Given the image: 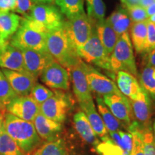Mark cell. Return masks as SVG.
Listing matches in <instances>:
<instances>
[{
	"instance_id": "6da1fadb",
	"label": "cell",
	"mask_w": 155,
	"mask_h": 155,
	"mask_svg": "<svg viewBox=\"0 0 155 155\" xmlns=\"http://www.w3.org/2000/svg\"><path fill=\"white\" fill-rule=\"evenodd\" d=\"M5 129L25 155H32L41 144L42 139L37 133L33 122L25 121L6 112Z\"/></svg>"
},
{
	"instance_id": "7a4b0ae2",
	"label": "cell",
	"mask_w": 155,
	"mask_h": 155,
	"mask_svg": "<svg viewBox=\"0 0 155 155\" xmlns=\"http://www.w3.org/2000/svg\"><path fill=\"white\" fill-rule=\"evenodd\" d=\"M46 45L48 53L55 61L68 71L82 61L64 25L61 28L48 32L46 36Z\"/></svg>"
},
{
	"instance_id": "3957f363",
	"label": "cell",
	"mask_w": 155,
	"mask_h": 155,
	"mask_svg": "<svg viewBox=\"0 0 155 155\" xmlns=\"http://www.w3.org/2000/svg\"><path fill=\"white\" fill-rule=\"evenodd\" d=\"M49 32L44 25L28 16H23L17 32L9 42L15 47L48 52L46 36Z\"/></svg>"
},
{
	"instance_id": "277c9868",
	"label": "cell",
	"mask_w": 155,
	"mask_h": 155,
	"mask_svg": "<svg viewBox=\"0 0 155 155\" xmlns=\"http://www.w3.org/2000/svg\"><path fill=\"white\" fill-rule=\"evenodd\" d=\"M110 64L113 73L125 71L135 77L139 76L129 32H125L119 37L110 55Z\"/></svg>"
},
{
	"instance_id": "5b68a950",
	"label": "cell",
	"mask_w": 155,
	"mask_h": 155,
	"mask_svg": "<svg viewBox=\"0 0 155 155\" xmlns=\"http://www.w3.org/2000/svg\"><path fill=\"white\" fill-rule=\"evenodd\" d=\"M77 53L81 59L88 64H92L112 72L110 64V55L97 35L96 28L88 41L77 50Z\"/></svg>"
},
{
	"instance_id": "8992f818",
	"label": "cell",
	"mask_w": 155,
	"mask_h": 155,
	"mask_svg": "<svg viewBox=\"0 0 155 155\" xmlns=\"http://www.w3.org/2000/svg\"><path fill=\"white\" fill-rule=\"evenodd\" d=\"M95 25L86 12L71 19H65L64 26L76 50L88 41L96 28Z\"/></svg>"
},
{
	"instance_id": "52a82bcc",
	"label": "cell",
	"mask_w": 155,
	"mask_h": 155,
	"mask_svg": "<svg viewBox=\"0 0 155 155\" xmlns=\"http://www.w3.org/2000/svg\"><path fill=\"white\" fill-rule=\"evenodd\" d=\"M72 104L68 94L63 91L55 90L53 96L40 106V112L48 119L63 124Z\"/></svg>"
},
{
	"instance_id": "ba28073f",
	"label": "cell",
	"mask_w": 155,
	"mask_h": 155,
	"mask_svg": "<svg viewBox=\"0 0 155 155\" xmlns=\"http://www.w3.org/2000/svg\"><path fill=\"white\" fill-rule=\"evenodd\" d=\"M44 25L48 30L61 28L65 19L57 6L53 4H35L28 15H25Z\"/></svg>"
},
{
	"instance_id": "9c48e42d",
	"label": "cell",
	"mask_w": 155,
	"mask_h": 155,
	"mask_svg": "<svg viewBox=\"0 0 155 155\" xmlns=\"http://www.w3.org/2000/svg\"><path fill=\"white\" fill-rule=\"evenodd\" d=\"M82 68L91 91L101 96L110 94H122L111 79L101 73L92 65L83 61Z\"/></svg>"
},
{
	"instance_id": "30bf717a",
	"label": "cell",
	"mask_w": 155,
	"mask_h": 155,
	"mask_svg": "<svg viewBox=\"0 0 155 155\" xmlns=\"http://www.w3.org/2000/svg\"><path fill=\"white\" fill-rule=\"evenodd\" d=\"M40 80L49 88L54 90L68 91L70 88V73L68 70L53 61L48 65L40 75Z\"/></svg>"
},
{
	"instance_id": "8fae6325",
	"label": "cell",
	"mask_w": 155,
	"mask_h": 155,
	"mask_svg": "<svg viewBox=\"0 0 155 155\" xmlns=\"http://www.w3.org/2000/svg\"><path fill=\"white\" fill-rule=\"evenodd\" d=\"M19 50L22 52L24 59L25 71L37 80L43 70L49 64L55 61V59L48 52L38 51L28 48H20Z\"/></svg>"
},
{
	"instance_id": "7c38bea8",
	"label": "cell",
	"mask_w": 155,
	"mask_h": 155,
	"mask_svg": "<svg viewBox=\"0 0 155 155\" xmlns=\"http://www.w3.org/2000/svg\"><path fill=\"white\" fill-rule=\"evenodd\" d=\"M5 109L6 112L12 114L19 119L32 122L40 112V105L29 95L17 96L6 105Z\"/></svg>"
},
{
	"instance_id": "4fadbf2b",
	"label": "cell",
	"mask_w": 155,
	"mask_h": 155,
	"mask_svg": "<svg viewBox=\"0 0 155 155\" xmlns=\"http://www.w3.org/2000/svg\"><path fill=\"white\" fill-rule=\"evenodd\" d=\"M103 100L116 119L125 124L130 125L132 108L129 98L123 94H110L103 96Z\"/></svg>"
},
{
	"instance_id": "5bb4252c",
	"label": "cell",
	"mask_w": 155,
	"mask_h": 155,
	"mask_svg": "<svg viewBox=\"0 0 155 155\" xmlns=\"http://www.w3.org/2000/svg\"><path fill=\"white\" fill-rule=\"evenodd\" d=\"M82 62L83 61L78 65H75L68 71L71 73L73 93L79 103V105L94 101L91 91L82 68Z\"/></svg>"
},
{
	"instance_id": "9a60e30c",
	"label": "cell",
	"mask_w": 155,
	"mask_h": 155,
	"mask_svg": "<svg viewBox=\"0 0 155 155\" xmlns=\"http://www.w3.org/2000/svg\"><path fill=\"white\" fill-rule=\"evenodd\" d=\"M0 67L10 71L27 72L22 52L9 41L0 43Z\"/></svg>"
},
{
	"instance_id": "2e32d148",
	"label": "cell",
	"mask_w": 155,
	"mask_h": 155,
	"mask_svg": "<svg viewBox=\"0 0 155 155\" xmlns=\"http://www.w3.org/2000/svg\"><path fill=\"white\" fill-rule=\"evenodd\" d=\"M1 70L18 96H28L37 82L35 78L28 72H18L4 68Z\"/></svg>"
},
{
	"instance_id": "e0dca14e",
	"label": "cell",
	"mask_w": 155,
	"mask_h": 155,
	"mask_svg": "<svg viewBox=\"0 0 155 155\" xmlns=\"http://www.w3.org/2000/svg\"><path fill=\"white\" fill-rule=\"evenodd\" d=\"M32 122L37 133L42 140L50 142L60 139L63 131L62 124L48 119L40 112L38 114Z\"/></svg>"
},
{
	"instance_id": "ac0fdd59",
	"label": "cell",
	"mask_w": 155,
	"mask_h": 155,
	"mask_svg": "<svg viewBox=\"0 0 155 155\" xmlns=\"http://www.w3.org/2000/svg\"><path fill=\"white\" fill-rule=\"evenodd\" d=\"M130 103L134 116L139 125L142 127H150L151 100L147 93L141 88L137 98L130 101Z\"/></svg>"
},
{
	"instance_id": "d6986e66",
	"label": "cell",
	"mask_w": 155,
	"mask_h": 155,
	"mask_svg": "<svg viewBox=\"0 0 155 155\" xmlns=\"http://www.w3.org/2000/svg\"><path fill=\"white\" fill-rule=\"evenodd\" d=\"M116 83L120 92L129 100L132 101L137 98L141 87L135 76L125 71H118Z\"/></svg>"
},
{
	"instance_id": "ffe728a7",
	"label": "cell",
	"mask_w": 155,
	"mask_h": 155,
	"mask_svg": "<svg viewBox=\"0 0 155 155\" xmlns=\"http://www.w3.org/2000/svg\"><path fill=\"white\" fill-rule=\"evenodd\" d=\"M80 106L88 118L93 129L96 132L97 136L100 137L101 141H111V139L108 137V131L105 127V124L99 114L97 111L94 101L82 104V105H80Z\"/></svg>"
},
{
	"instance_id": "44dd1931",
	"label": "cell",
	"mask_w": 155,
	"mask_h": 155,
	"mask_svg": "<svg viewBox=\"0 0 155 155\" xmlns=\"http://www.w3.org/2000/svg\"><path fill=\"white\" fill-rule=\"evenodd\" d=\"M21 19L13 12H0V43L10 40L19 28Z\"/></svg>"
},
{
	"instance_id": "7402d4cb",
	"label": "cell",
	"mask_w": 155,
	"mask_h": 155,
	"mask_svg": "<svg viewBox=\"0 0 155 155\" xmlns=\"http://www.w3.org/2000/svg\"><path fill=\"white\" fill-rule=\"evenodd\" d=\"M75 129L86 142L96 147L101 142L98 136L90 124L88 118L83 111H78L73 117Z\"/></svg>"
},
{
	"instance_id": "603a6c76",
	"label": "cell",
	"mask_w": 155,
	"mask_h": 155,
	"mask_svg": "<svg viewBox=\"0 0 155 155\" xmlns=\"http://www.w3.org/2000/svg\"><path fill=\"white\" fill-rule=\"evenodd\" d=\"M95 27H96L97 35L99 38L101 42L107 51L108 55H111L119 36L116 33L112 26L106 19L102 22L96 23Z\"/></svg>"
},
{
	"instance_id": "cb8c5ba5",
	"label": "cell",
	"mask_w": 155,
	"mask_h": 155,
	"mask_svg": "<svg viewBox=\"0 0 155 155\" xmlns=\"http://www.w3.org/2000/svg\"><path fill=\"white\" fill-rule=\"evenodd\" d=\"M118 35L129 32L132 21L124 7H119L106 19Z\"/></svg>"
},
{
	"instance_id": "d4e9b609",
	"label": "cell",
	"mask_w": 155,
	"mask_h": 155,
	"mask_svg": "<svg viewBox=\"0 0 155 155\" xmlns=\"http://www.w3.org/2000/svg\"><path fill=\"white\" fill-rule=\"evenodd\" d=\"M148 20V19H147ZM147 20L132 23L130 28V40L137 53H143L147 35Z\"/></svg>"
},
{
	"instance_id": "484cf974",
	"label": "cell",
	"mask_w": 155,
	"mask_h": 155,
	"mask_svg": "<svg viewBox=\"0 0 155 155\" xmlns=\"http://www.w3.org/2000/svg\"><path fill=\"white\" fill-rule=\"evenodd\" d=\"M55 4L66 19H71L85 12L84 0H55Z\"/></svg>"
},
{
	"instance_id": "4316f807",
	"label": "cell",
	"mask_w": 155,
	"mask_h": 155,
	"mask_svg": "<svg viewBox=\"0 0 155 155\" xmlns=\"http://www.w3.org/2000/svg\"><path fill=\"white\" fill-rule=\"evenodd\" d=\"M96 100L97 108H98L101 117L105 124L108 132L119 131L121 128V124L119 120L112 114L111 111L108 109L103 100V98L97 96Z\"/></svg>"
},
{
	"instance_id": "83f0119b",
	"label": "cell",
	"mask_w": 155,
	"mask_h": 155,
	"mask_svg": "<svg viewBox=\"0 0 155 155\" xmlns=\"http://www.w3.org/2000/svg\"><path fill=\"white\" fill-rule=\"evenodd\" d=\"M32 155H70L63 139H58L40 145Z\"/></svg>"
},
{
	"instance_id": "f1b7e54d",
	"label": "cell",
	"mask_w": 155,
	"mask_h": 155,
	"mask_svg": "<svg viewBox=\"0 0 155 155\" xmlns=\"http://www.w3.org/2000/svg\"><path fill=\"white\" fill-rule=\"evenodd\" d=\"M140 86L155 101V67L144 66L139 75Z\"/></svg>"
},
{
	"instance_id": "f546056e",
	"label": "cell",
	"mask_w": 155,
	"mask_h": 155,
	"mask_svg": "<svg viewBox=\"0 0 155 155\" xmlns=\"http://www.w3.org/2000/svg\"><path fill=\"white\" fill-rule=\"evenodd\" d=\"M129 131L132 135L133 147L131 155H146L142 139V127L137 121H134L129 126Z\"/></svg>"
},
{
	"instance_id": "4dcf8cb0",
	"label": "cell",
	"mask_w": 155,
	"mask_h": 155,
	"mask_svg": "<svg viewBox=\"0 0 155 155\" xmlns=\"http://www.w3.org/2000/svg\"><path fill=\"white\" fill-rule=\"evenodd\" d=\"M0 155H25L4 127L0 134Z\"/></svg>"
},
{
	"instance_id": "1f68e13d",
	"label": "cell",
	"mask_w": 155,
	"mask_h": 155,
	"mask_svg": "<svg viewBox=\"0 0 155 155\" xmlns=\"http://www.w3.org/2000/svg\"><path fill=\"white\" fill-rule=\"evenodd\" d=\"M88 16L96 23L105 19V5L102 0H86Z\"/></svg>"
},
{
	"instance_id": "d6a6232c",
	"label": "cell",
	"mask_w": 155,
	"mask_h": 155,
	"mask_svg": "<svg viewBox=\"0 0 155 155\" xmlns=\"http://www.w3.org/2000/svg\"><path fill=\"white\" fill-rule=\"evenodd\" d=\"M17 96L7 78L0 69V99L6 106Z\"/></svg>"
},
{
	"instance_id": "836d02e7",
	"label": "cell",
	"mask_w": 155,
	"mask_h": 155,
	"mask_svg": "<svg viewBox=\"0 0 155 155\" xmlns=\"http://www.w3.org/2000/svg\"><path fill=\"white\" fill-rule=\"evenodd\" d=\"M54 94L53 91L42 86V84L36 82L29 94L31 98L35 101L38 105H41L46 100L50 98Z\"/></svg>"
},
{
	"instance_id": "e575fe53",
	"label": "cell",
	"mask_w": 155,
	"mask_h": 155,
	"mask_svg": "<svg viewBox=\"0 0 155 155\" xmlns=\"http://www.w3.org/2000/svg\"><path fill=\"white\" fill-rule=\"evenodd\" d=\"M96 150L101 155H131L111 141H102L96 147Z\"/></svg>"
},
{
	"instance_id": "d590c367",
	"label": "cell",
	"mask_w": 155,
	"mask_h": 155,
	"mask_svg": "<svg viewBox=\"0 0 155 155\" xmlns=\"http://www.w3.org/2000/svg\"><path fill=\"white\" fill-rule=\"evenodd\" d=\"M124 7L127 11L128 14L132 21V23L146 21L149 19L146 9L138 5H124Z\"/></svg>"
},
{
	"instance_id": "8d00e7d4",
	"label": "cell",
	"mask_w": 155,
	"mask_h": 155,
	"mask_svg": "<svg viewBox=\"0 0 155 155\" xmlns=\"http://www.w3.org/2000/svg\"><path fill=\"white\" fill-rule=\"evenodd\" d=\"M142 139L145 154L155 155V143L152 129L150 126L147 127H142Z\"/></svg>"
},
{
	"instance_id": "74e56055",
	"label": "cell",
	"mask_w": 155,
	"mask_h": 155,
	"mask_svg": "<svg viewBox=\"0 0 155 155\" xmlns=\"http://www.w3.org/2000/svg\"><path fill=\"white\" fill-rule=\"evenodd\" d=\"M155 48V24L147 20V35L143 53H148Z\"/></svg>"
},
{
	"instance_id": "f35d334b",
	"label": "cell",
	"mask_w": 155,
	"mask_h": 155,
	"mask_svg": "<svg viewBox=\"0 0 155 155\" xmlns=\"http://www.w3.org/2000/svg\"><path fill=\"white\" fill-rule=\"evenodd\" d=\"M33 5L32 0H16V6L14 12L25 16L30 12Z\"/></svg>"
},
{
	"instance_id": "ab89813d",
	"label": "cell",
	"mask_w": 155,
	"mask_h": 155,
	"mask_svg": "<svg viewBox=\"0 0 155 155\" xmlns=\"http://www.w3.org/2000/svg\"><path fill=\"white\" fill-rule=\"evenodd\" d=\"M119 132L121 136L122 144H123V150L127 151L131 154L133 147V139L131 133H127L124 131L119 130Z\"/></svg>"
},
{
	"instance_id": "60d3db41",
	"label": "cell",
	"mask_w": 155,
	"mask_h": 155,
	"mask_svg": "<svg viewBox=\"0 0 155 155\" xmlns=\"http://www.w3.org/2000/svg\"><path fill=\"white\" fill-rule=\"evenodd\" d=\"M142 63L144 66L155 67V48L148 53L142 54Z\"/></svg>"
},
{
	"instance_id": "b9f144b4",
	"label": "cell",
	"mask_w": 155,
	"mask_h": 155,
	"mask_svg": "<svg viewBox=\"0 0 155 155\" xmlns=\"http://www.w3.org/2000/svg\"><path fill=\"white\" fill-rule=\"evenodd\" d=\"M16 6V0H0V12H13Z\"/></svg>"
},
{
	"instance_id": "7bdbcfd3",
	"label": "cell",
	"mask_w": 155,
	"mask_h": 155,
	"mask_svg": "<svg viewBox=\"0 0 155 155\" xmlns=\"http://www.w3.org/2000/svg\"><path fill=\"white\" fill-rule=\"evenodd\" d=\"M155 2V0H139L138 5L142 7L143 8L146 9L147 7Z\"/></svg>"
},
{
	"instance_id": "ee69618b",
	"label": "cell",
	"mask_w": 155,
	"mask_h": 155,
	"mask_svg": "<svg viewBox=\"0 0 155 155\" xmlns=\"http://www.w3.org/2000/svg\"><path fill=\"white\" fill-rule=\"evenodd\" d=\"M145 9H146L147 16H148L149 18H150V17L153 16V15L155 14V2L152 4V5L149 6V7H147Z\"/></svg>"
},
{
	"instance_id": "f6af8a7d",
	"label": "cell",
	"mask_w": 155,
	"mask_h": 155,
	"mask_svg": "<svg viewBox=\"0 0 155 155\" xmlns=\"http://www.w3.org/2000/svg\"><path fill=\"white\" fill-rule=\"evenodd\" d=\"M6 111H0V134L5 127V114Z\"/></svg>"
},
{
	"instance_id": "bcb514c9",
	"label": "cell",
	"mask_w": 155,
	"mask_h": 155,
	"mask_svg": "<svg viewBox=\"0 0 155 155\" xmlns=\"http://www.w3.org/2000/svg\"><path fill=\"white\" fill-rule=\"evenodd\" d=\"M34 5L35 4H53L55 0H32Z\"/></svg>"
},
{
	"instance_id": "7dc6e473",
	"label": "cell",
	"mask_w": 155,
	"mask_h": 155,
	"mask_svg": "<svg viewBox=\"0 0 155 155\" xmlns=\"http://www.w3.org/2000/svg\"><path fill=\"white\" fill-rule=\"evenodd\" d=\"M139 0H124L122 5H138Z\"/></svg>"
},
{
	"instance_id": "c3c4849f",
	"label": "cell",
	"mask_w": 155,
	"mask_h": 155,
	"mask_svg": "<svg viewBox=\"0 0 155 155\" xmlns=\"http://www.w3.org/2000/svg\"><path fill=\"white\" fill-rule=\"evenodd\" d=\"M0 111H6L5 106L2 103V101L1 99H0Z\"/></svg>"
},
{
	"instance_id": "681fc988",
	"label": "cell",
	"mask_w": 155,
	"mask_h": 155,
	"mask_svg": "<svg viewBox=\"0 0 155 155\" xmlns=\"http://www.w3.org/2000/svg\"><path fill=\"white\" fill-rule=\"evenodd\" d=\"M152 132H153V137H154V140L155 143V120L153 123V127H152Z\"/></svg>"
},
{
	"instance_id": "f907efd6",
	"label": "cell",
	"mask_w": 155,
	"mask_h": 155,
	"mask_svg": "<svg viewBox=\"0 0 155 155\" xmlns=\"http://www.w3.org/2000/svg\"><path fill=\"white\" fill-rule=\"evenodd\" d=\"M149 21H150L151 22H153V23H155V14L153 15V16L150 17V18L148 19Z\"/></svg>"
},
{
	"instance_id": "816d5d0a",
	"label": "cell",
	"mask_w": 155,
	"mask_h": 155,
	"mask_svg": "<svg viewBox=\"0 0 155 155\" xmlns=\"http://www.w3.org/2000/svg\"><path fill=\"white\" fill-rule=\"evenodd\" d=\"M121 3H123L124 2V0H121Z\"/></svg>"
},
{
	"instance_id": "f5cc1de1",
	"label": "cell",
	"mask_w": 155,
	"mask_h": 155,
	"mask_svg": "<svg viewBox=\"0 0 155 155\" xmlns=\"http://www.w3.org/2000/svg\"><path fill=\"white\" fill-rule=\"evenodd\" d=\"M154 24H155V23H154Z\"/></svg>"
}]
</instances>
